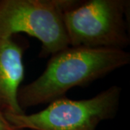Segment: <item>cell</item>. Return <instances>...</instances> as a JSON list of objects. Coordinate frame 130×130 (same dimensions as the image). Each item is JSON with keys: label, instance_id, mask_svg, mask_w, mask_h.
Here are the masks:
<instances>
[{"label": "cell", "instance_id": "277c9868", "mask_svg": "<svg viewBox=\"0 0 130 130\" xmlns=\"http://www.w3.org/2000/svg\"><path fill=\"white\" fill-rule=\"evenodd\" d=\"M77 0H0V38L24 32L41 43L40 57L70 46L63 14Z\"/></svg>", "mask_w": 130, "mask_h": 130}, {"label": "cell", "instance_id": "6da1fadb", "mask_svg": "<svg viewBox=\"0 0 130 130\" xmlns=\"http://www.w3.org/2000/svg\"><path fill=\"white\" fill-rule=\"evenodd\" d=\"M130 63V53L111 48L68 46L51 55L42 74L20 87L21 109L49 103L75 87L85 88Z\"/></svg>", "mask_w": 130, "mask_h": 130}, {"label": "cell", "instance_id": "3957f363", "mask_svg": "<svg viewBox=\"0 0 130 130\" xmlns=\"http://www.w3.org/2000/svg\"><path fill=\"white\" fill-rule=\"evenodd\" d=\"M121 92V87L114 85L88 99L63 96L40 111L5 116L21 130H95L101 122L116 116Z\"/></svg>", "mask_w": 130, "mask_h": 130}, {"label": "cell", "instance_id": "7a4b0ae2", "mask_svg": "<svg viewBox=\"0 0 130 130\" xmlns=\"http://www.w3.org/2000/svg\"><path fill=\"white\" fill-rule=\"evenodd\" d=\"M129 0L77 1L63 14L70 46L124 49L130 43Z\"/></svg>", "mask_w": 130, "mask_h": 130}, {"label": "cell", "instance_id": "8992f818", "mask_svg": "<svg viewBox=\"0 0 130 130\" xmlns=\"http://www.w3.org/2000/svg\"><path fill=\"white\" fill-rule=\"evenodd\" d=\"M0 130H21L12 125L5 117V114L0 111Z\"/></svg>", "mask_w": 130, "mask_h": 130}, {"label": "cell", "instance_id": "5b68a950", "mask_svg": "<svg viewBox=\"0 0 130 130\" xmlns=\"http://www.w3.org/2000/svg\"><path fill=\"white\" fill-rule=\"evenodd\" d=\"M25 48L12 38H0V111L4 114L24 113L18 94L25 77Z\"/></svg>", "mask_w": 130, "mask_h": 130}]
</instances>
